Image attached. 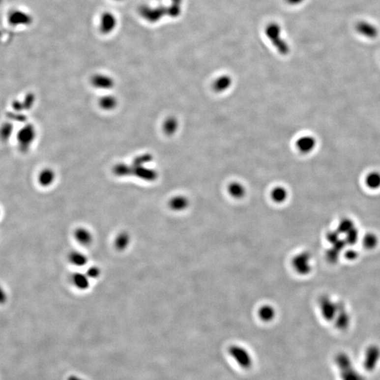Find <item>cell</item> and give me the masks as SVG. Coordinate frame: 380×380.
<instances>
[{
    "mask_svg": "<svg viewBox=\"0 0 380 380\" xmlns=\"http://www.w3.org/2000/svg\"><path fill=\"white\" fill-rule=\"evenodd\" d=\"M342 380H366L353 365L350 355L344 352L337 353L334 359Z\"/></svg>",
    "mask_w": 380,
    "mask_h": 380,
    "instance_id": "6da1fadb",
    "label": "cell"
},
{
    "mask_svg": "<svg viewBox=\"0 0 380 380\" xmlns=\"http://www.w3.org/2000/svg\"><path fill=\"white\" fill-rule=\"evenodd\" d=\"M265 35L272 42V45L277 49L282 55H287L290 52V47L288 42L281 37V28L278 24L270 23L266 26Z\"/></svg>",
    "mask_w": 380,
    "mask_h": 380,
    "instance_id": "7a4b0ae2",
    "label": "cell"
},
{
    "mask_svg": "<svg viewBox=\"0 0 380 380\" xmlns=\"http://www.w3.org/2000/svg\"><path fill=\"white\" fill-rule=\"evenodd\" d=\"M343 304L336 302L328 296H322L319 300V308L321 314L325 321H334L338 315Z\"/></svg>",
    "mask_w": 380,
    "mask_h": 380,
    "instance_id": "3957f363",
    "label": "cell"
},
{
    "mask_svg": "<svg viewBox=\"0 0 380 380\" xmlns=\"http://www.w3.org/2000/svg\"><path fill=\"white\" fill-rule=\"evenodd\" d=\"M292 265L298 275H308L313 270L312 256L308 252L298 253L293 257Z\"/></svg>",
    "mask_w": 380,
    "mask_h": 380,
    "instance_id": "277c9868",
    "label": "cell"
},
{
    "mask_svg": "<svg viewBox=\"0 0 380 380\" xmlns=\"http://www.w3.org/2000/svg\"><path fill=\"white\" fill-rule=\"evenodd\" d=\"M229 354L239 366L249 369L252 366L253 358L250 352L240 345H233L229 348Z\"/></svg>",
    "mask_w": 380,
    "mask_h": 380,
    "instance_id": "5b68a950",
    "label": "cell"
},
{
    "mask_svg": "<svg viewBox=\"0 0 380 380\" xmlns=\"http://www.w3.org/2000/svg\"><path fill=\"white\" fill-rule=\"evenodd\" d=\"M380 360V348L378 345L368 347L365 353L363 366L368 372H373L378 366Z\"/></svg>",
    "mask_w": 380,
    "mask_h": 380,
    "instance_id": "8992f818",
    "label": "cell"
},
{
    "mask_svg": "<svg viewBox=\"0 0 380 380\" xmlns=\"http://www.w3.org/2000/svg\"><path fill=\"white\" fill-rule=\"evenodd\" d=\"M8 20L11 25L16 26H27L32 23V16L21 9H14L8 16Z\"/></svg>",
    "mask_w": 380,
    "mask_h": 380,
    "instance_id": "52a82bcc",
    "label": "cell"
},
{
    "mask_svg": "<svg viewBox=\"0 0 380 380\" xmlns=\"http://www.w3.org/2000/svg\"><path fill=\"white\" fill-rule=\"evenodd\" d=\"M355 30L360 35L368 39L376 38L379 35L378 28L369 21H358L355 24Z\"/></svg>",
    "mask_w": 380,
    "mask_h": 380,
    "instance_id": "ba28073f",
    "label": "cell"
},
{
    "mask_svg": "<svg viewBox=\"0 0 380 380\" xmlns=\"http://www.w3.org/2000/svg\"><path fill=\"white\" fill-rule=\"evenodd\" d=\"M74 238L78 244L88 247L93 242V234L92 232L85 227H80L74 231Z\"/></svg>",
    "mask_w": 380,
    "mask_h": 380,
    "instance_id": "9c48e42d",
    "label": "cell"
},
{
    "mask_svg": "<svg viewBox=\"0 0 380 380\" xmlns=\"http://www.w3.org/2000/svg\"><path fill=\"white\" fill-rule=\"evenodd\" d=\"M317 141L316 138L310 135L301 137L296 142V146L300 152L303 154H309L312 152L316 147Z\"/></svg>",
    "mask_w": 380,
    "mask_h": 380,
    "instance_id": "30bf717a",
    "label": "cell"
},
{
    "mask_svg": "<svg viewBox=\"0 0 380 380\" xmlns=\"http://www.w3.org/2000/svg\"><path fill=\"white\" fill-rule=\"evenodd\" d=\"M71 281L73 286L81 291L88 290L90 286L91 280L88 276L86 272H74L71 276Z\"/></svg>",
    "mask_w": 380,
    "mask_h": 380,
    "instance_id": "8fae6325",
    "label": "cell"
},
{
    "mask_svg": "<svg viewBox=\"0 0 380 380\" xmlns=\"http://www.w3.org/2000/svg\"><path fill=\"white\" fill-rule=\"evenodd\" d=\"M117 19L112 13H104L100 19L99 29L104 33L112 32L117 27Z\"/></svg>",
    "mask_w": 380,
    "mask_h": 380,
    "instance_id": "7c38bea8",
    "label": "cell"
},
{
    "mask_svg": "<svg viewBox=\"0 0 380 380\" xmlns=\"http://www.w3.org/2000/svg\"><path fill=\"white\" fill-rule=\"evenodd\" d=\"M190 205V201L185 196L178 195L173 197L169 202V206L173 211L181 212L187 209Z\"/></svg>",
    "mask_w": 380,
    "mask_h": 380,
    "instance_id": "4fadbf2b",
    "label": "cell"
},
{
    "mask_svg": "<svg viewBox=\"0 0 380 380\" xmlns=\"http://www.w3.org/2000/svg\"><path fill=\"white\" fill-rule=\"evenodd\" d=\"M35 138V130L32 126L25 127L18 135L19 145L23 147H28Z\"/></svg>",
    "mask_w": 380,
    "mask_h": 380,
    "instance_id": "5bb4252c",
    "label": "cell"
},
{
    "mask_svg": "<svg viewBox=\"0 0 380 380\" xmlns=\"http://www.w3.org/2000/svg\"><path fill=\"white\" fill-rule=\"evenodd\" d=\"M258 315L263 322H272L276 317V310L271 305H263L259 308Z\"/></svg>",
    "mask_w": 380,
    "mask_h": 380,
    "instance_id": "9a60e30c",
    "label": "cell"
},
{
    "mask_svg": "<svg viewBox=\"0 0 380 380\" xmlns=\"http://www.w3.org/2000/svg\"><path fill=\"white\" fill-rule=\"evenodd\" d=\"M131 243V236L127 232H120L116 236L114 240V246L117 250L123 252L126 250Z\"/></svg>",
    "mask_w": 380,
    "mask_h": 380,
    "instance_id": "2e32d148",
    "label": "cell"
},
{
    "mask_svg": "<svg viewBox=\"0 0 380 380\" xmlns=\"http://www.w3.org/2000/svg\"><path fill=\"white\" fill-rule=\"evenodd\" d=\"M233 84V79L230 76L223 75L216 78L213 85V89L217 92H224L229 89Z\"/></svg>",
    "mask_w": 380,
    "mask_h": 380,
    "instance_id": "e0dca14e",
    "label": "cell"
},
{
    "mask_svg": "<svg viewBox=\"0 0 380 380\" xmlns=\"http://www.w3.org/2000/svg\"><path fill=\"white\" fill-rule=\"evenodd\" d=\"M68 260L73 265L78 267L86 266L88 263L87 256L80 251H73L70 253Z\"/></svg>",
    "mask_w": 380,
    "mask_h": 380,
    "instance_id": "ac0fdd59",
    "label": "cell"
},
{
    "mask_svg": "<svg viewBox=\"0 0 380 380\" xmlns=\"http://www.w3.org/2000/svg\"><path fill=\"white\" fill-rule=\"evenodd\" d=\"M228 192L233 198L241 200L244 198L247 194L245 187L239 182H234L228 187Z\"/></svg>",
    "mask_w": 380,
    "mask_h": 380,
    "instance_id": "d6986e66",
    "label": "cell"
},
{
    "mask_svg": "<svg viewBox=\"0 0 380 380\" xmlns=\"http://www.w3.org/2000/svg\"><path fill=\"white\" fill-rule=\"evenodd\" d=\"M365 184L370 190H376L380 188V173L373 171L365 177Z\"/></svg>",
    "mask_w": 380,
    "mask_h": 380,
    "instance_id": "ffe728a7",
    "label": "cell"
},
{
    "mask_svg": "<svg viewBox=\"0 0 380 380\" xmlns=\"http://www.w3.org/2000/svg\"><path fill=\"white\" fill-rule=\"evenodd\" d=\"M271 199L277 204H283L288 198V190L283 187H277L271 192Z\"/></svg>",
    "mask_w": 380,
    "mask_h": 380,
    "instance_id": "44dd1931",
    "label": "cell"
},
{
    "mask_svg": "<svg viewBox=\"0 0 380 380\" xmlns=\"http://www.w3.org/2000/svg\"><path fill=\"white\" fill-rule=\"evenodd\" d=\"M363 244L366 249H375L378 244V236L373 233H368L363 237Z\"/></svg>",
    "mask_w": 380,
    "mask_h": 380,
    "instance_id": "7402d4cb",
    "label": "cell"
},
{
    "mask_svg": "<svg viewBox=\"0 0 380 380\" xmlns=\"http://www.w3.org/2000/svg\"><path fill=\"white\" fill-rule=\"evenodd\" d=\"M182 0H172V4L168 7L169 13L168 15L171 18L178 17L181 13V4Z\"/></svg>",
    "mask_w": 380,
    "mask_h": 380,
    "instance_id": "603a6c76",
    "label": "cell"
},
{
    "mask_svg": "<svg viewBox=\"0 0 380 380\" xmlns=\"http://www.w3.org/2000/svg\"><path fill=\"white\" fill-rule=\"evenodd\" d=\"M178 122L175 118H171L166 120L164 124V130L168 135H173L177 131Z\"/></svg>",
    "mask_w": 380,
    "mask_h": 380,
    "instance_id": "cb8c5ba5",
    "label": "cell"
},
{
    "mask_svg": "<svg viewBox=\"0 0 380 380\" xmlns=\"http://www.w3.org/2000/svg\"><path fill=\"white\" fill-rule=\"evenodd\" d=\"M53 173L50 170L42 171L41 174L39 176V181L42 186L50 185L53 182Z\"/></svg>",
    "mask_w": 380,
    "mask_h": 380,
    "instance_id": "d4e9b609",
    "label": "cell"
},
{
    "mask_svg": "<svg viewBox=\"0 0 380 380\" xmlns=\"http://www.w3.org/2000/svg\"><path fill=\"white\" fill-rule=\"evenodd\" d=\"M94 84L99 88H108L112 86V81L106 76H98L94 78Z\"/></svg>",
    "mask_w": 380,
    "mask_h": 380,
    "instance_id": "484cf974",
    "label": "cell"
},
{
    "mask_svg": "<svg viewBox=\"0 0 380 380\" xmlns=\"http://www.w3.org/2000/svg\"><path fill=\"white\" fill-rule=\"evenodd\" d=\"M89 278L92 280H96V279L99 278L101 275V270L99 267L96 266V265H92L88 269L87 272H86Z\"/></svg>",
    "mask_w": 380,
    "mask_h": 380,
    "instance_id": "4316f807",
    "label": "cell"
},
{
    "mask_svg": "<svg viewBox=\"0 0 380 380\" xmlns=\"http://www.w3.org/2000/svg\"><path fill=\"white\" fill-rule=\"evenodd\" d=\"M11 131H12V128L10 125L3 126L1 130V135L3 139H7L8 138H9L11 136Z\"/></svg>",
    "mask_w": 380,
    "mask_h": 380,
    "instance_id": "83f0119b",
    "label": "cell"
},
{
    "mask_svg": "<svg viewBox=\"0 0 380 380\" xmlns=\"http://www.w3.org/2000/svg\"><path fill=\"white\" fill-rule=\"evenodd\" d=\"M114 104H115V100L112 97L104 98L102 101V105L104 108L110 109L111 107H114Z\"/></svg>",
    "mask_w": 380,
    "mask_h": 380,
    "instance_id": "f1b7e54d",
    "label": "cell"
},
{
    "mask_svg": "<svg viewBox=\"0 0 380 380\" xmlns=\"http://www.w3.org/2000/svg\"><path fill=\"white\" fill-rule=\"evenodd\" d=\"M7 299V296H6V292L4 291V289L0 287V303H4Z\"/></svg>",
    "mask_w": 380,
    "mask_h": 380,
    "instance_id": "f546056e",
    "label": "cell"
},
{
    "mask_svg": "<svg viewBox=\"0 0 380 380\" xmlns=\"http://www.w3.org/2000/svg\"><path fill=\"white\" fill-rule=\"evenodd\" d=\"M357 257H358V254H357L356 252H355L353 249H352V250L348 251V252H347V259H350V260H353V259H356Z\"/></svg>",
    "mask_w": 380,
    "mask_h": 380,
    "instance_id": "4dcf8cb0",
    "label": "cell"
},
{
    "mask_svg": "<svg viewBox=\"0 0 380 380\" xmlns=\"http://www.w3.org/2000/svg\"><path fill=\"white\" fill-rule=\"evenodd\" d=\"M286 1L289 4H291V5H298V4L303 3L305 0H286Z\"/></svg>",
    "mask_w": 380,
    "mask_h": 380,
    "instance_id": "1f68e13d",
    "label": "cell"
},
{
    "mask_svg": "<svg viewBox=\"0 0 380 380\" xmlns=\"http://www.w3.org/2000/svg\"><path fill=\"white\" fill-rule=\"evenodd\" d=\"M2 1H3V0H0V4H1V3H2Z\"/></svg>",
    "mask_w": 380,
    "mask_h": 380,
    "instance_id": "d6a6232c",
    "label": "cell"
},
{
    "mask_svg": "<svg viewBox=\"0 0 380 380\" xmlns=\"http://www.w3.org/2000/svg\"><path fill=\"white\" fill-rule=\"evenodd\" d=\"M115 1H116V0H115ZM117 1H120V0H117Z\"/></svg>",
    "mask_w": 380,
    "mask_h": 380,
    "instance_id": "836d02e7",
    "label": "cell"
}]
</instances>
